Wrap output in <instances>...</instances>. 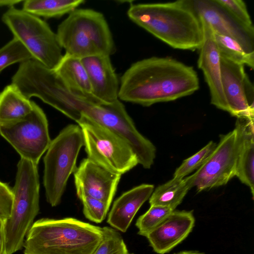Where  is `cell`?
Returning <instances> with one entry per match:
<instances>
[{"label":"cell","instance_id":"cell-1","mask_svg":"<svg viewBox=\"0 0 254 254\" xmlns=\"http://www.w3.org/2000/svg\"><path fill=\"white\" fill-rule=\"evenodd\" d=\"M199 88L192 66L170 57H152L133 63L124 73L118 98L148 107L191 95Z\"/></svg>","mask_w":254,"mask_h":254},{"label":"cell","instance_id":"cell-2","mask_svg":"<svg viewBox=\"0 0 254 254\" xmlns=\"http://www.w3.org/2000/svg\"><path fill=\"white\" fill-rule=\"evenodd\" d=\"M134 23L173 48L199 50L203 41L193 0L131 4L127 11Z\"/></svg>","mask_w":254,"mask_h":254},{"label":"cell","instance_id":"cell-3","mask_svg":"<svg viewBox=\"0 0 254 254\" xmlns=\"http://www.w3.org/2000/svg\"><path fill=\"white\" fill-rule=\"evenodd\" d=\"M103 238L102 228L71 217L34 222L24 254H93Z\"/></svg>","mask_w":254,"mask_h":254},{"label":"cell","instance_id":"cell-4","mask_svg":"<svg viewBox=\"0 0 254 254\" xmlns=\"http://www.w3.org/2000/svg\"><path fill=\"white\" fill-rule=\"evenodd\" d=\"M59 42L71 56L84 58L110 56L116 47L103 14L91 9L76 8L58 26Z\"/></svg>","mask_w":254,"mask_h":254},{"label":"cell","instance_id":"cell-5","mask_svg":"<svg viewBox=\"0 0 254 254\" xmlns=\"http://www.w3.org/2000/svg\"><path fill=\"white\" fill-rule=\"evenodd\" d=\"M13 201L6 220L5 242L8 254L20 250L39 209L40 181L38 165L20 158L12 188Z\"/></svg>","mask_w":254,"mask_h":254},{"label":"cell","instance_id":"cell-6","mask_svg":"<svg viewBox=\"0 0 254 254\" xmlns=\"http://www.w3.org/2000/svg\"><path fill=\"white\" fill-rule=\"evenodd\" d=\"M11 84L27 98L38 97L73 121L83 105L90 102L72 94L54 69L34 59L20 63Z\"/></svg>","mask_w":254,"mask_h":254},{"label":"cell","instance_id":"cell-7","mask_svg":"<svg viewBox=\"0 0 254 254\" xmlns=\"http://www.w3.org/2000/svg\"><path fill=\"white\" fill-rule=\"evenodd\" d=\"M84 146L80 127L68 125L52 140L44 157L43 186L46 200L52 206L61 202L67 181L77 169L76 160Z\"/></svg>","mask_w":254,"mask_h":254},{"label":"cell","instance_id":"cell-8","mask_svg":"<svg viewBox=\"0 0 254 254\" xmlns=\"http://www.w3.org/2000/svg\"><path fill=\"white\" fill-rule=\"evenodd\" d=\"M77 123L82 130L87 158L94 163L121 175L138 164L131 146L119 134L84 117Z\"/></svg>","mask_w":254,"mask_h":254},{"label":"cell","instance_id":"cell-9","mask_svg":"<svg viewBox=\"0 0 254 254\" xmlns=\"http://www.w3.org/2000/svg\"><path fill=\"white\" fill-rule=\"evenodd\" d=\"M2 21L30 52L33 59L46 67L54 69L62 59V48L56 33L39 17L10 7Z\"/></svg>","mask_w":254,"mask_h":254},{"label":"cell","instance_id":"cell-10","mask_svg":"<svg viewBox=\"0 0 254 254\" xmlns=\"http://www.w3.org/2000/svg\"><path fill=\"white\" fill-rule=\"evenodd\" d=\"M0 135L16 151L20 158L37 165L51 142L47 117L34 102L32 111L26 116L0 125Z\"/></svg>","mask_w":254,"mask_h":254},{"label":"cell","instance_id":"cell-11","mask_svg":"<svg viewBox=\"0 0 254 254\" xmlns=\"http://www.w3.org/2000/svg\"><path fill=\"white\" fill-rule=\"evenodd\" d=\"M237 157L235 129L221 135L218 144L206 161L196 171L184 178L190 189L197 192L225 185L236 175Z\"/></svg>","mask_w":254,"mask_h":254},{"label":"cell","instance_id":"cell-12","mask_svg":"<svg viewBox=\"0 0 254 254\" xmlns=\"http://www.w3.org/2000/svg\"><path fill=\"white\" fill-rule=\"evenodd\" d=\"M194 9L214 33L235 40L249 54H254V30L248 29L231 16L216 0H193Z\"/></svg>","mask_w":254,"mask_h":254},{"label":"cell","instance_id":"cell-13","mask_svg":"<svg viewBox=\"0 0 254 254\" xmlns=\"http://www.w3.org/2000/svg\"><path fill=\"white\" fill-rule=\"evenodd\" d=\"M94 163L84 159L74 172L78 197L86 195L105 202L110 206L121 178Z\"/></svg>","mask_w":254,"mask_h":254},{"label":"cell","instance_id":"cell-14","mask_svg":"<svg viewBox=\"0 0 254 254\" xmlns=\"http://www.w3.org/2000/svg\"><path fill=\"white\" fill-rule=\"evenodd\" d=\"M203 41L200 47L197 62L198 67L204 74L208 86L211 103L217 108L228 112L221 82L220 56L210 26L200 19Z\"/></svg>","mask_w":254,"mask_h":254},{"label":"cell","instance_id":"cell-15","mask_svg":"<svg viewBox=\"0 0 254 254\" xmlns=\"http://www.w3.org/2000/svg\"><path fill=\"white\" fill-rule=\"evenodd\" d=\"M222 88L228 107V112L237 118L254 117L246 96V82L249 78L244 65L220 57Z\"/></svg>","mask_w":254,"mask_h":254},{"label":"cell","instance_id":"cell-16","mask_svg":"<svg viewBox=\"0 0 254 254\" xmlns=\"http://www.w3.org/2000/svg\"><path fill=\"white\" fill-rule=\"evenodd\" d=\"M194 222L192 211L174 210L146 237L155 252L165 254L188 237Z\"/></svg>","mask_w":254,"mask_h":254},{"label":"cell","instance_id":"cell-17","mask_svg":"<svg viewBox=\"0 0 254 254\" xmlns=\"http://www.w3.org/2000/svg\"><path fill=\"white\" fill-rule=\"evenodd\" d=\"M93 95L106 103L119 99V82L110 56L99 55L83 58Z\"/></svg>","mask_w":254,"mask_h":254},{"label":"cell","instance_id":"cell-18","mask_svg":"<svg viewBox=\"0 0 254 254\" xmlns=\"http://www.w3.org/2000/svg\"><path fill=\"white\" fill-rule=\"evenodd\" d=\"M254 117L237 118V157L236 175L239 180L250 188L254 196Z\"/></svg>","mask_w":254,"mask_h":254},{"label":"cell","instance_id":"cell-19","mask_svg":"<svg viewBox=\"0 0 254 254\" xmlns=\"http://www.w3.org/2000/svg\"><path fill=\"white\" fill-rule=\"evenodd\" d=\"M151 184H142L123 193L114 202L107 223L122 232L128 228L135 215L150 197L154 190Z\"/></svg>","mask_w":254,"mask_h":254},{"label":"cell","instance_id":"cell-20","mask_svg":"<svg viewBox=\"0 0 254 254\" xmlns=\"http://www.w3.org/2000/svg\"><path fill=\"white\" fill-rule=\"evenodd\" d=\"M53 69L76 96L93 103H103L93 95L87 73L80 59L65 54Z\"/></svg>","mask_w":254,"mask_h":254},{"label":"cell","instance_id":"cell-21","mask_svg":"<svg viewBox=\"0 0 254 254\" xmlns=\"http://www.w3.org/2000/svg\"><path fill=\"white\" fill-rule=\"evenodd\" d=\"M33 101L25 97L13 84L0 92V125L18 120L30 113Z\"/></svg>","mask_w":254,"mask_h":254},{"label":"cell","instance_id":"cell-22","mask_svg":"<svg viewBox=\"0 0 254 254\" xmlns=\"http://www.w3.org/2000/svg\"><path fill=\"white\" fill-rule=\"evenodd\" d=\"M84 0H27L23 3V10L37 17L57 18L77 8L85 3Z\"/></svg>","mask_w":254,"mask_h":254},{"label":"cell","instance_id":"cell-23","mask_svg":"<svg viewBox=\"0 0 254 254\" xmlns=\"http://www.w3.org/2000/svg\"><path fill=\"white\" fill-rule=\"evenodd\" d=\"M190 190L184 179L174 178L158 186L149 197L150 206L167 207L175 210Z\"/></svg>","mask_w":254,"mask_h":254},{"label":"cell","instance_id":"cell-24","mask_svg":"<svg viewBox=\"0 0 254 254\" xmlns=\"http://www.w3.org/2000/svg\"><path fill=\"white\" fill-rule=\"evenodd\" d=\"M214 36L220 57L254 69V54L246 53L235 40L229 37L215 33Z\"/></svg>","mask_w":254,"mask_h":254},{"label":"cell","instance_id":"cell-25","mask_svg":"<svg viewBox=\"0 0 254 254\" xmlns=\"http://www.w3.org/2000/svg\"><path fill=\"white\" fill-rule=\"evenodd\" d=\"M171 208L153 205L136 220L135 225L138 229V234L146 237L154 229L164 221L173 211Z\"/></svg>","mask_w":254,"mask_h":254},{"label":"cell","instance_id":"cell-26","mask_svg":"<svg viewBox=\"0 0 254 254\" xmlns=\"http://www.w3.org/2000/svg\"><path fill=\"white\" fill-rule=\"evenodd\" d=\"M33 59L22 44L13 38L0 49V72L7 66L16 63Z\"/></svg>","mask_w":254,"mask_h":254},{"label":"cell","instance_id":"cell-27","mask_svg":"<svg viewBox=\"0 0 254 254\" xmlns=\"http://www.w3.org/2000/svg\"><path fill=\"white\" fill-rule=\"evenodd\" d=\"M103 238L93 254H129L121 234L110 227L102 228Z\"/></svg>","mask_w":254,"mask_h":254},{"label":"cell","instance_id":"cell-28","mask_svg":"<svg viewBox=\"0 0 254 254\" xmlns=\"http://www.w3.org/2000/svg\"><path fill=\"white\" fill-rule=\"evenodd\" d=\"M216 145L215 142L210 141L199 151L185 160L175 171L173 177L183 179L198 169L209 158Z\"/></svg>","mask_w":254,"mask_h":254},{"label":"cell","instance_id":"cell-29","mask_svg":"<svg viewBox=\"0 0 254 254\" xmlns=\"http://www.w3.org/2000/svg\"><path fill=\"white\" fill-rule=\"evenodd\" d=\"M78 198L82 202L83 214L87 219L96 223H100L105 219L110 208L105 202L86 195Z\"/></svg>","mask_w":254,"mask_h":254},{"label":"cell","instance_id":"cell-30","mask_svg":"<svg viewBox=\"0 0 254 254\" xmlns=\"http://www.w3.org/2000/svg\"><path fill=\"white\" fill-rule=\"evenodd\" d=\"M231 16L245 27H254L245 3L241 0H216Z\"/></svg>","mask_w":254,"mask_h":254},{"label":"cell","instance_id":"cell-31","mask_svg":"<svg viewBox=\"0 0 254 254\" xmlns=\"http://www.w3.org/2000/svg\"><path fill=\"white\" fill-rule=\"evenodd\" d=\"M13 201L12 189L5 183L0 181V219H8L11 214Z\"/></svg>","mask_w":254,"mask_h":254},{"label":"cell","instance_id":"cell-32","mask_svg":"<svg viewBox=\"0 0 254 254\" xmlns=\"http://www.w3.org/2000/svg\"><path fill=\"white\" fill-rule=\"evenodd\" d=\"M5 222L6 220L0 219V254H8L5 242Z\"/></svg>","mask_w":254,"mask_h":254},{"label":"cell","instance_id":"cell-33","mask_svg":"<svg viewBox=\"0 0 254 254\" xmlns=\"http://www.w3.org/2000/svg\"><path fill=\"white\" fill-rule=\"evenodd\" d=\"M23 0H0V6L13 7V5L18 4Z\"/></svg>","mask_w":254,"mask_h":254},{"label":"cell","instance_id":"cell-34","mask_svg":"<svg viewBox=\"0 0 254 254\" xmlns=\"http://www.w3.org/2000/svg\"><path fill=\"white\" fill-rule=\"evenodd\" d=\"M203 254L202 253H200L196 252H193V251H184L181 252L177 254Z\"/></svg>","mask_w":254,"mask_h":254},{"label":"cell","instance_id":"cell-35","mask_svg":"<svg viewBox=\"0 0 254 254\" xmlns=\"http://www.w3.org/2000/svg\"><path fill=\"white\" fill-rule=\"evenodd\" d=\"M133 254V253H131V254Z\"/></svg>","mask_w":254,"mask_h":254}]
</instances>
